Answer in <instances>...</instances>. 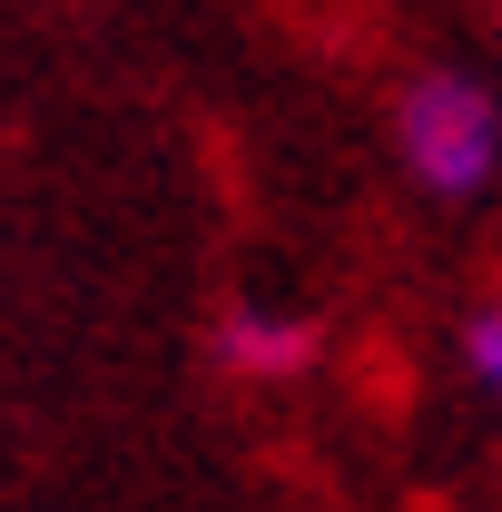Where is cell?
<instances>
[{
    "label": "cell",
    "instance_id": "obj_1",
    "mask_svg": "<svg viewBox=\"0 0 502 512\" xmlns=\"http://www.w3.org/2000/svg\"><path fill=\"white\" fill-rule=\"evenodd\" d=\"M394 158L424 197H483L502 168V99L463 69H424L394 99Z\"/></svg>",
    "mask_w": 502,
    "mask_h": 512
},
{
    "label": "cell",
    "instance_id": "obj_2",
    "mask_svg": "<svg viewBox=\"0 0 502 512\" xmlns=\"http://www.w3.org/2000/svg\"><path fill=\"white\" fill-rule=\"evenodd\" d=\"M217 365H237V375H306L315 365V325L286 316V306H227V325H217Z\"/></svg>",
    "mask_w": 502,
    "mask_h": 512
},
{
    "label": "cell",
    "instance_id": "obj_3",
    "mask_svg": "<svg viewBox=\"0 0 502 512\" xmlns=\"http://www.w3.org/2000/svg\"><path fill=\"white\" fill-rule=\"evenodd\" d=\"M463 375L502 404V306H473V316H463Z\"/></svg>",
    "mask_w": 502,
    "mask_h": 512
}]
</instances>
